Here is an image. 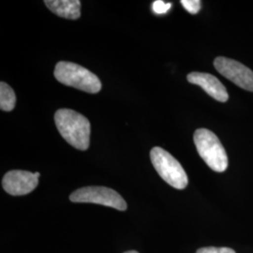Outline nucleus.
<instances>
[{"mask_svg":"<svg viewBox=\"0 0 253 253\" xmlns=\"http://www.w3.org/2000/svg\"><path fill=\"white\" fill-rule=\"evenodd\" d=\"M54 122L59 133L70 145L86 150L90 143V123L81 114L71 109H59L54 115Z\"/></svg>","mask_w":253,"mask_h":253,"instance_id":"obj_1","label":"nucleus"},{"mask_svg":"<svg viewBox=\"0 0 253 253\" xmlns=\"http://www.w3.org/2000/svg\"><path fill=\"white\" fill-rule=\"evenodd\" d=\"M54 77L68 86L87 93H98L101 89L99 77L78 64L60 61L55 65Z\"/></svg>","mask_w":253,"mask_h":253,"instance_id":"obj_2","label":"nucleus"},{"mask_svg":"<svg viewBox=\"0 0 253 253\" xmlns=\"http://www.w3.org/2000/svg\"><path fill=\"white\" fill-rule=\"evenodd\" d=\"M194 144L200 157L213 171L222 172L228 167V157L217 136L207 128H199L194 132Z\"/></svg>","mask_w":253,"mask_h":253,"instance_id":"obj_3","label":"nucleus"},{"mask_svg":"<svg viewBox=\"0 0 253 253\" xmlns=\"http://www.w3.org/2000/svg\"><path fill=\"white\" fill-rule=\"evenodd\" d=\"M154 168L167 184L177 190H184L188 186V175L179 162L162 147L156 146L150 152Z\"/></svg>","mask_w":253,"mask_h":253,"instance_id":"obj_4","label":"nucleus"},{"mask_svg":"<svg viewBox=\"0 0 253 253\" xmlns=\"http://www.w3.org/2000/svg\"><path fill=\"white\" fill-rule=\"evenodd\" d=\"M73 203H92L125 211L126 203L116 190L106 187H84L75 190L70 196Z\"/></svg>","mask_w":253,"mask_h":253,"instance_id":"obj_5","label":"nucleus"},{"mask_svg":"<svg viewBox=\"0 0 253 253\" xmlns=\"http://www.w3.org/2000/svg\"><path fill=\"white\" fill-rule=\"evenodd\" d=\"M214 66L218 73L237 86L253 92V72L236 60L218 56L214 60Z\"/></svg>","mask_w":253,"mask_h":253,"instance_id":"obj_6","label":"nucleus"},{"mask_svg":"<svg viewBox=\"0 0 253 253\" xmlns=\"http://www.w3.org/2000/svg\"><path fill=\"white\" fill-rule=\"evenodd\" d=\"M39 184L35 173L22 170L7 172L2 180V187L7 193L13 196H21L30 193Z\"/></svg>","mask_w":253,"mask_h":253,"instance_id":"obj_7","label":"nucleus"},{"mask_svg":"<svg viewBox=\"0 0 253 253\" xmlns=\"http://www.w3.org/2000/svg\"><path fill=\"white\" fill-rule=\"evenodd\" d=\"M187 79L190 84H197L201 86L210 97H212L217 101L226 102L229 99V95L225 86L212 74L191 73L188 74Z\"/></svg>","mask_w":253,"mask_h":253,"instance_id":"obj_8","label":"nucleus"},{"mask_svg":"<svg viewBox=\"0 0 253 253\" xmlns=\"http://www.w3.org/2000/svg\"><path fill=\"white\" fill-rule=\"evenodd\" d=\"M47 8L62 18L76 20L81 16L79 0H45Z\"/></svg>","mask_w":253,"mask_h":253,"instance_id":"obj_9","label":"nucleus"},{"mask_svg":"<svg viewBox=\"0 0 253 253\" xmlns=\"http://www.w3.org/2000/svg\"><path fill=\"white\" fill-rule=\"evenodd\" d=\"M16 96L13 89L8 84L0 83V108L2 111L9 112L15 107Z\"/></svg>","mask_w":253,"mask_h":253,"instance_id":"obj_10","label":"nucleus"},{"mask_svg":"<svg viewBox=\"0 0 253 253\" xmlns=\"http://www.w3.org/2000/svg\"><path fill=\"white\" fill-rule=\"evenodd\" d=\"M181 4L191 14H196L201 9V1L199 0H182Z\"/></svg>","mask_w":253,"mask_h":253,"instance_id":"obj_11","label":"nucleus"},{"mask_svg":"<svg viewBox=\"0 0 253 253\" xmlns=\"http://www.w3.org/2000/svg\"><path fill=\"white\" fill-rule=\"evenodd\" d=\"M172 4L171 3H165L162 0H157L153 3V10L157 14H163L166 13L169 9H171Z\"/></svg>","mask_w":253,"mask_h":253,"instance_id":"obj_12","label":"nucleus"},{"mask_svg":"<svg viewBox=\"0 0 253 253\" xmlns=\"http://www.w3.org/2000/svg\"><path fill=\"white\" fill-rule=\"evenodd\" d=\"M196 253H235L234 250L230 248H215V247H207L199 249Z\"/></svg>","mask_w":253,"mask_h":253,"instance_id":"obj_13","label":"nucleus"},{"mask_svg":"<svg viewBox=\"0 0 253 253\" xmlns=\"http://www.w3.org/2000/svg\"><path fill=\"white\" fill-rule=\"evenodd\" d=\"M34 173H35V175H36L37 178H39V177L41 176V173H40L39 172H34Z\"/></svg>","mask_w":253,"mask_h":253,"instance_id":"obj_14","label":"nucleus"},{"mask_svg":"<svg viewBox=\"0 0 253 253\" xmlns=\"http://www.w3.org/2000/svg\"><path fill=\"white\" fill-rule=\"evenodd\" d=\"M137 253V252H135V251H129V252H126V253Z\"/></svg>","mask_w":253,"mask_h":253,"instance_id":"obj_15","label":"nucleus"}]
</instances>
